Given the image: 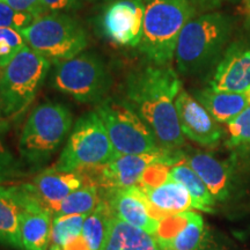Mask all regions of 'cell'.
<instances>
[{
  "instance_id": "cell-18",
  "label": "cell",
  "mask_w": 250,
  "mask_h": 250,
  "mask_svg": "<svg viewBox=\"0 0 250 250\" xmlns=\"http://www.w3.org/2000/svg\"><path fill=\"white\" fill-rule=\"evenodd\" d=\"M138 188L143 192L149 214L156 220L192 208V199L187 188L171 179L158 187Z\"/></svg>"
},
{
  "instance_id": "cell-1",
  "label": "cell",
  "mask_w": 250,
  "mask_h": 250,
  "mask_svg": "<svg viewBox=\"0 0 250 250\" xmlns=\"http://www.w3.org/2000/svg\"><path fill=\"white\" fill-rule=\"evenodd\" d=\"M123 99L148 125L161 148L180 149L184 134L177 116L175 100L181 80L168 65H148L133 70L124 81Z\"/></svg>"
},
{
  "instance_id": "cell-9",
  "label": "cell",
  "mask_w": 250,
  "mask_h": 250,
  "mask_svg": "<svg viewBox=\"0 0 250 250\" xmlns=\"http://www.w3.org/2000/svg\"><path fill=\"white\" fill-rule=\"evenodd\" d=\"M95 111L107 129L116 156L161 149L148 125L123 98L108 96L96 104Z\"/></svg>"
},
{
  "instance_id": "cell-30",
  "label": "cell",
  "mask_w": 250,
  "mask_h": 250,
  "mask_svg": "<svg viewBox=\"0 0 250 250\" xmlns=\"http://www.w3.org/2000/svg\"><path fill=\"white\" fill-rule=\"evenodd\" d=\"M35 17L24 12H19L5 2L0 1V27L21 30L33 22Z\"/></svg>"
},
{
  "instance_id": "cell-7",
  "label": "cell",
  "mask_w": 250,
  "mask_h": 250,
  "mask_svg": "<svg viewBox=\"0 0 250 250\" xmlns=\"http://www.w3.org/2000/svg\"><path fill=\"white\" fill-rule=\"evenodd\" d=\"M116 158L107 129L95 110L83 114L72 127L54 168L65 173H88Z\"/></svg>"
},
{
  "instance_id": "cell-29",
  "label": "cell",
  "mask_w": 250,
  "mask_h": 250,
  "mask_svg": "<svg viewBox=\"0 0 250 250\" xmlns=\"http://www.w3.org/2000/svg\"><path fill=\"white\" fill-rule=\"evenodd\" d=\"M229 146H250V105L227 124Z\"/></svg>"
},
{
  "instance_id": "cell-3",
  "label": "cell",
  "mask_w": 250,
  "mask_h": 250,
  "mask_svg": "<svg viewBox=\"0 0 250 250\" xmlns=\"http://www.w3.org/2000/svg\"><path fill=\"white\" fill-rule=\"evenodd\" d=\"M73 127V115L67 105L59 102L40 103L26 120L18 151L20 161L31 173L43 170Z\"/></svg>"
},
{
  "instance_id": "cell-19",
  "label": "cell",
  "mask_w": 250,
  "mask_h": 250,
  "mask_svg": "<svg viewBox=\"0 0 250 250\" xmlns=\"http://www.w3.org/2000/svg\"><path fill=\"white\" fill-rule=\"evenodd\" d=\"M184 161L201 177L217 201L227 198L230 184V171L227 164L205 152L184 153Z\"/></svg>"
},
{
  "instance_id": "cell-28",
  "label": "cell",
  "mask_w": 250,
  "mask_h": 250,
  "mask_svg": "<svg viewBox=\"0 0 250 250\" xmlns=\"http://www.w3.org/2000/svg\"><path fill=\"white\" fill-rule=\"evenodd\" d=\"M27 45L20 31L13 28L0 27V71L11 62Z\"/></svg>"
},
{
  "instance_id": "cell-14",
  "label": "cell",
  "mask_w": 250,
  "mask_h": 250,
  "mask_svg": "<svg viewBox=\"0 0 250 250\" xmlns=\"http://www.w3.org/2000/svg\"><path fill=\"white\" fill-rule=\"evenodd\" d=\"M175 107L184 136L202 146H213L219 143L223 130L195 96L181 89L175 100Z\"/></svg>"
},
{
  "instance_id": "cell-12",
  "label": "cell",
  "mask_w": 250,
  "mask_h": 250,
  "mask_svg": "<svg viewBox=\"0 0 250 250\" xmlns=\"http://www.w3.org/2000/svg\"><path fill=\"white\" fill-rule=\"evenodd\" d=\"M20 205L21 250H48L54 214L34 197L23 183L8 187Z\"/></svg>"
},
{
  "instance_id": "cell-13",
  "label": "cell",
  "mask_w": 250,
  "mask_h": 250,
  "mask_svg": "<svg viewBox=\"0 0 250 250\" xmlns=\"http://www.w3.org/2000/svg\"><path fill=\"white\" fill-rule=\"evenodd\" d=\"M204 232L202 215L184 211L160 219L152 237L161 250H197Z\"/></svg>"
},
{
  "instance_id": "cell-20",
  "label": "cell",
  "mask_w": 250,
  "mask_h": 250,
  "mask_svg": "<svg viewBox=\"0 0 250 250\" xmlns=\"http://www.w3.org/2000/svg\"><path fill=\"white\" fill-rule=\"evenodd\" d=\"M193 96L218 123L228 124L250 105L248 92H220L208 87L195 90Z\"/></svg>"
},
{
  "instance_id": "cell-38",
  "label": "cell",
  "mask_w": 250,
  "mask_h": 250,
  "mask_svg": "<svg viewBox=\"0 0 250 250\" xmlns=\"http://www.w3.org/2000/svg\"><path fill=\"white\" fill-rule=\"evenodd\" d=\"M90 1H105V2H109V1H114V0H90Z\"/></svg>"
},
{
  "instance_id": "cell-23",
  "label": "cell",
  "mask_w": 250,
  "mask_h": 250,
  "mask_svg": "<svg viewBox=\"0 0 250 250\" xmlns=\"http://www.w3.org/2000/svg\"><path fill=\"white\" fill-rule=\"evenodd\" d=\"M21 208L8 187L0 186V246L21 250Z\"/></svg>"
},
{
  "instance_id": "cell-17",
  "label": "cell",
  "mask_w": 250,
  "mask_h": 250,
  "mask_svg": "<svg viewBox=\"0 0 250 250\" xmlns=\"http://www.w3.org/2000/svg\"><path fill=\"white\" fill-rule=\"evenodd\" d=\"M102 198L107 203L112 217L139 228L151 236L155 233L159 220L149 214L147 204L138 187L127 189H103Z\"/></svg>"
},
{
  "instance_id": "cell-24",
  "label": "cell",
  "mask_w": 250,
  "mask_h": 250,
  "mask_svg": "<svg viewBox=\"0 0 250 250\" xmlns=\"http://www.w3.org/2000/svg\"><path fill=\"white\" fill-rule=\"evenodd\" d=\"M111 217V212L103 198L98 208L86 215L81 236L90 250H103L104 248Z\"/></svg>"
},
{
  "instance_id": "cell-22",
  "label": "cell",
  "mask_w": 250,
  "mask_h": 250,
  "mask_svg": "<svg viewBox=\"0 0 250 250\" xmlns=\"http://www.w3.org/2000/svg\"><path fill=\"white\" fill-rule=\"evenodd\" d=\"M169 179L183 184L190 193L192 199V208L197 210L213 213L215 198L205 186L201 177L197 175L192 168L184 161H180L179 164L171 166L169 171Z\"/></svg>"
},
{
  "instance_id": "cell-37",
  "label": "cell",
  "mask_w": 250,
  "mask_h": 250,
  "mask_svg": "<svg viewBox=\"0 0 250 250\" xmlns=\"http://www.w3.org/2000/svg\"><path fill=\"white\" fill-rule=\"evenodd\" d=\"M208 1L212 2V4H219V2L225 1V0H208Z\"/></svg>"
},
{
  "instance_id": "cell-25",
  "label": "cell",
  "mask_w": 250,
  "mask_h": 250,
  "mask_svg": "<svg viewBox=\"0 0 250 250\" xmlns=\"http://www.w3.org/2000/svg\"><path fill=\"white\" fill-rule=\"evenodd\" d=\"M102 201L100 188L93 183H87L80 189L70 193L54 212L55 215L89 214L98 208Z\"/></svg>"
},
{
  "instance_id": "cell-4",
  "label": "cell",
  "mask_w": 250,
  "mask_h": 250,
  "mask_svg": "<svg viewBox=\"0 0 250 250\" xmlns=\"http://www.w3.org/2000/svg\"><path fill=\"white\" fill-rule=\"evenodd\" d=\"M140 52L154 65L165 66L175 57L177 41L195 15L191 0H144Z\"/></svg>"
},
{
  "instance_id": "cell-40",
  "label": "cell",
  "mask_w": 250,
  "mask_h": 250,
  "mask_svg": "<svg viewBox=\"0 0 250 250\" xmlns=\"http://www.w3.org/2000/svg\"><path fill=\"white\" fill-rule=\"evenodd\" d=\"M249 1H250V0H249Z\"/></svg>"
},
{
  "instance_id": "cell-27",
  "label": "cell",
  "mask_w": 250,
  "mask_h": 250,
  "mask_svg": "<svg viewBox=\"0 0 250 250\" xmlns=\"http://www.w3.org/2000/svg\"><path fill=\"white\" fill-rule=\"evenodd\" d=\"M8 123L0 120V184L11 182L26 175L23 165L15 158L6 144Z\"/></svg>"
},
{
  "instance_id": "cell-5",
  "label": "cell",
  "mask_w": 250,
  "mask_h": 250,
  "mask_svg": "<svg viewBox=\"0 0 250 250\" xmlns=\"http://www.w3.org/2000/svg\"><path fill=\"white\" fill-rule=\"evenodd\" d=\"M50 85L80 103L99 104L110 92L114 79L107 61L95 51L54 64Z\"/></svg>"
},
{
  "instance_id": "cell-39",
  "label": "cell",
  "mask_w": 250,
  "mask_h": 250,
  "mask_svg": "<svg viewBox=\"0 0 250 250\" xmlns=\"http://www.w3.org/2000/svg\"><path fill=\"white\" fill-rule=\"evenodd\" d=\"M0 116H1V109H0Z\"/></svg>"
},
{
  "instance_id": "cell-35",
  "label": "cell",
  "mask_w": 250,
  "mask_h": 250,
  "mask_svg": "<svg viewBox=\"0 0 250 250\" xmlns=\"http://www.w3.org/2000/svg\"><path fill=\"white\" fill-rule=\"evenodd\" d=\"M62 250H90L83 236H78L62 247Z\"/></svg>"
},
{
  "instance_id": "cell-31",
  "label": "cell",
  "mask_w": 250,
  "mask_h": 250,
  "mask_svg": "<svg viewBox=\"0 0 250 250\" xmlns=\"http://www.w3.org/2000/svg\"><path fill=\"white\" fill-rule=\"evenodd\" d=\"M170 168L171 166L165 164L151 166V167H148L147 169L145 170V173L143 174L142 179H140L139 183L137 184V187H158L162 183L167 182V181L169 180Z\"/></svg>"
},
{
  "instance_id": "cell-16",
  "label": "cell",
  "mask_w": 250,
  "mask_h": 250,
  "mask_svg": "<svg viewBox=\"0 0 250 250\" xmlns=\"http://www.w3.org/2000/svg\"><path fill=\"white\" fill-rule=\"evenodd\" d=\"M89 183L83 173L58 171L54 167L39 171L30 182L23 183L41 204L54 212L66 197Z\"/></svg>"
},
{
  "instance_id": "cell-36",
  "label": "cell",
  "mask_w": 250,
  "mask_h": 250,
  "mask_svg": "<svg viewBox=\"0 0 250 250\" xmlns=\"http://www.w3.org/2000/svg\"><path fill=\"white\" fill-rule=\"evenodd\" d=\"M49 250H62V248H61V247H58L56 245H51V246H50Z\"/></svg>"
},
{
  "instance_id": "cell-10",
  "label": "cell",
  "mask_w": 250,
  "mask_h": 250,
  "mask_svg": "<svg viewBox=\"0 0 250 250\" xmlns=\"http://www.w3.org/2000/svg\"><path fill=\"white\" fill-rule=\"evenodd\" d=\"M183 159L184 152L181 149L169 151L161 148L143 154L118 155L107 165L83 174L90 183L104 190L127 189L136 187L145 170L151 166L158 164L174 166Z\"/></svg>"
},
{
  "instance_id": "cell-8",
  "label": "cell",
  "mask_w": 250,
  "mask_h": 250,
  "mask_svg": "<svg viewBox=\"0 0 250 250\" xmlns=\"http://www.w3.org/2000/svg\"><path fill=\"white\" fill-rule=\"evenodd\" d=\"M51 62L26 45L0 71V109L19 117L29 108L50 74Z\"/></svg>"
},
{
  "instance_id": "cell-6",
  "label": "cell",
  "mask_w": 250,
  "mask_h": 250,
  "mask_svg": "<svg viewBox=\"0 0 250 250\" xmlns=\"http://www.w3.org/2000/svg\"><path fill=\"white\" fill-rule=\"evenodd\" d=\"M19 31L27 45L51 64L76 57L88 45L86 28L71 14H43Z\"/></svg>"
},
{
  "instance_id": "cell-34",
  "label": "cell",
  "mask_w": 250,
  "mask_h": 250,
  "mask_svg": "<svg viewBox=\"0 0 250 250\" xmlns=\"http://www.w3.org/2000/svg\"><path fill=\"white\" fill-rule=\"evenodd\" d=\"M197 250H224V249L221 248L217 242H215L213 236L211 235L210 230H205L201 245H199Z\"/></svg>"
},
{
  "instance_id": "cell-15",
  "label": "cell",
  "mask_w": 250,
  "mask_h": 250,
  "mask_svg": "<svg viewBox=\"0 0 250 250\" xmlns=\"http://www.w3.org/2000/svg\"><path fill=\"white\" fill-rule=\"evenodd\" d=\"M210 87L233 93L250 89V43L237 41L227 46L215 67Z\"/></svg>"
},
{
  "instance_id": "cell-11",
  "label": "cell",
  "mask_w": 250,
  "mask_h": 250,
  "mask_svg": "<svg viewBox=\"0 0 250 250\" xmlns=\"http://www.w3.org/2000/svg\"><path fill=\"white\" fill-rule=\"evenodd\" d=\"M144 0L109 1L94 17L96 34L120 48H138L142 42Z\"/></svg>"
},
{
  "instance_id": "cell-26",
  "label": "cell",
  "mask_w": 250,
  "mask_h": 250,
  "mask_svg": "<svg viewBox=\"0 0 250 250\" xmlns=\"http://www.w3.org/2000/svg\"><path fill=\"white\" fill-rule=\"evenodd\" d=\"M86 215L87 214L55 215L52 219L51 228L52 245L62 248L66 243L80 236Z\"/></svg>"
},
{
  "instance_id": "cell-2",
  "label": "cell",
  "mask_w": 250,
  "mask_h": 250,
  "mask_svg": "<svg viewBox=\"0 0 250 250\" xmlns=\"http://www.w3.org/2000/svg\"><path fill=\"white\" fill-rule=\"evenodd\" d=\"M232 30V19L220 12L192 18L183 28L175 50L180 73L192 77L211 70L220 62Z\"/></svg>"
},
{
  "instance_id": "cell-33",
  "label": "cell",
  "mask_w": 250,
  "mask_h": 250,
  "mask_svg": "<svg viewBox=\"0 0 250 250\" xmlns=\"http://www.w3.org/2000/svg\"><path fill=\"white\" fill-rule=\"evenodd\" d=\"M0 1L5 2V4H7L19 12L29 13L35 18L45 14V11L42 5V0H0Z\"/></svg>"
},
{
  "instance_id": "cell-21",
  "label": "cell",
  "mask_w": 250,
  "mask_h": 250,
  "mask_svg": "<svg viewBox=\"0 0 250 250\" xmlns=\"http://www.w3.org/2000/svg\"><path fill=\"white\" fill-rule=\"evenodd\" d=\"M103 250H161L144 230L111 217Z\"/></svg>"
},
{
  "instance_id": "cell-32",
  "label": "cell",
  "mask_w": 250,
  "mask_h": 250,
  "mask_svg": "<svg viewBox=\"0 0 250 250\" xmlns=\"http://www.w3.org/2000/svg\"><path fill=\"white\" fill-rule=\"evenodd\" d=\"M46 13L73 14L81 7V0H42Z\"/></svg>"
}]
</instances>
